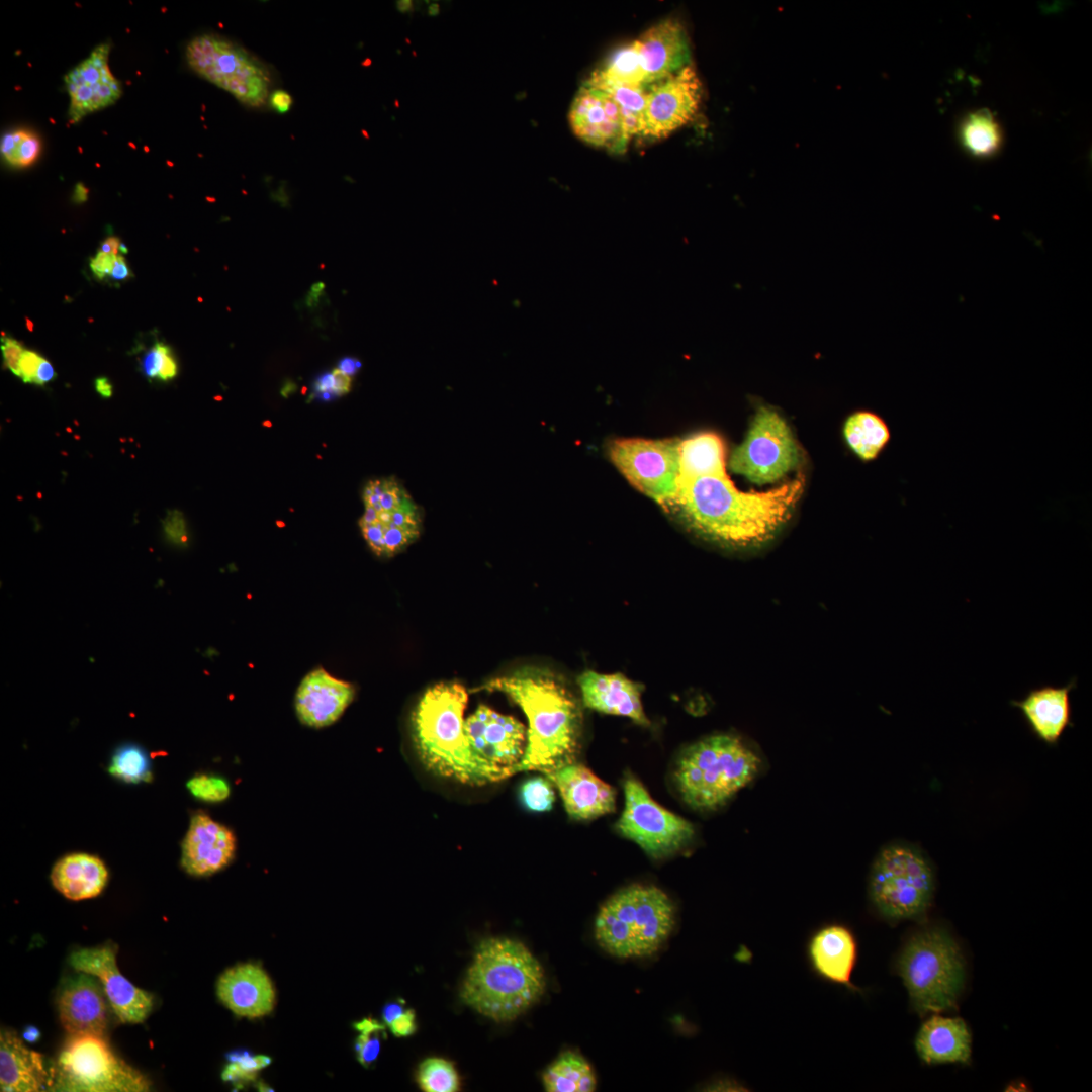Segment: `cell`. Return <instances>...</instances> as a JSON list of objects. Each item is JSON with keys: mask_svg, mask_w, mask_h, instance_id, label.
<instances>
[{"mask_svg": "<svg viewBox=\"0 0 1092 1092\" xmlns=\"http://www.w3.org/2000/svg\"><path fill=\"white\" fill-rule=\"evenodd\" d=\"M799 476L767 491H742L726 472L722 439L701 432L680 439L679 474L669 512L699 535L735 548H756L772 540L791 519L801 497Z\"/></svg>", "mask_w": 1092, "mask_h": 1092, "instance_id": "obj_1", "label": "cell"}, {"mask_svg": "<svg viewBox=\"0 0 1092 1092\" xmlns=\"http://www.w3.org/2000/svg\"><path fill=\"white\" fill-rule=\"evenodd\" d=\"M479 689L505 694L527 717V744L517 772L545 775L574 762L582 717L576 698L562 679L550 671L526 667L494 677Z\"/></svg>", "mask_w": 1092, "mask_h": 1092, "instance_id": "obj_2", "label": "cell"}, {"mask_svg": "<svg viewBox=\"0 0 1092 1092\" xmlns=\"http://www.w3.org/2000/svg\"><path fill=\"white\" fill-rule=\"evenodd\" d=\"M545 972L530 949L507 937L482 940L460 988L461 1000L496 1022L526 1012L544 994Z\"/></svg>", "mask_w": 1092, "mask_h": 1092, "instance_id": "obj_3", "label": "cell"}, {"mask_svg": "<svg viewBox=\"0 0 1092 1092\" xmlns=\"http://www.w3.org/2000/svg\"><path fill=\"white\" fill-rule=\"evenodd\" d=\"M465 687L444 681L425 691L412 717L413 738L422 762L431 771L460 783L485 785L499 781L472 751L464 711Z\"/></svg>", "mask_w": 1092, "mask_h": 1092, "instance_id": "obj_4", "label": "cell"}, {"mask_svg": "<svg viewBox=\"0 0 1092 1092\" xmlns=\"http://www.w3.org/2000/svg\"><path fill=\"white\" fill-rule=\"evenodd\" d=\"M675 923V907L668 895L653 885L634 884L610 896L594 923L598 945L618 959L648 957L668 939Z\"/></svg>", "mask_w": 1092, "mask_h": 1092, "instance_id": "obj_5", "label": "cell"}, {"mask_svg": "<svg viewBox=\"0 0 1092 1092\" xmlns=\"http://www.w3.org/2000/svg\"><path fill=\"white\" fill-rule=\"evenodd\" d=\"M761 765L760 756L740 738L716 734L684 749L674 769V782L687 805L711 811L748 785Z\"/></svg>", "mask_w": 1092, "mask_h": 1092, "instance_id": "obj_6", "label": "cell"}, {"mask_svg": "<svg viewBox=\"0 0 1092 1092\" xmlns=\"http://www.w3.org/2000/svg\"><path fill=\"white\" fill-rule=\"evenodd\" d=\"M895 970L920 1016L957 1007L965 984V963L945 928L930 926L913 933L897 957Z\"/></svg>", "mask_w": 1092, "mask_h": 1092, "instance_id": "obj_7", "label": "cell"}, {"mask_svg": "<svg viewBox=\"0 0 1092 1092\" xmlns=\"http://www.w3.org/2000/svg\"><path fill=\"white\" fill-rule=\"evenodd\" d=\"M692 64L687 31L669 17L617 49L585 80L596 85L645 88Z\"/></svg>", "mask_w": 1092, "mask_h": 1092, "instance_id": "obj_8", "label": "cell"}, {"mask_svg": "<svg viewBox=\"0 0 1092 1092\" xmlns=\"http://www.w3.org/2000/svg\"><path fill=\"white\" fill-rule=\"evenodd\" d=\"M933 892V869L920 848L893 842L880 850L871 869L869 895L883 918L890 922L920 920Z\"/></svg>", "mask_w": 1092, "mask_h": 1092, "instance_id": "obj_9", "label": "cell"}, {"mask_svg": "<svg viewBox=\"0 0 1092 1092\" xmlns=\"http://www.w3.org/2000/svg\"><path fill=\"white\" fill-rule=\"evenodd\" d=\"M49 1087L62 1092H146L151 1082L115 1055L103 1035L83 1033L65 1042Z\"/></svg>", "mask_w": 1092, "mask_h": 1092, "instance_id": "obj_10", "label": "cell"}, {"mask_svg": "<svg viewBox=\"0 0 1092 1092\" xmlns=\"http://www.w3.org/2000/svg\"><path fill=\"white\" fill-rule=\"evenodd\" d=\"M185 57L197 75L247 106L260 107L269 97V69L226 37L208 33L195 36L186 46Z\"/></svg>", "mask_w": 1092, "mask_h": 1092, "instance_id": "obj_11", "label": "cell"}, {"mask_svg": "<svg viewBox=\"0 0 1092 1092\" xmlns=\"http://www.w3.org/2000/svg\"><path fill=\"white\" fill-rule=\"evenodd\" d=\"M624 794L625 807L615 828L649 856H670L693 840V824L659 805L632 774L624 779Z\"/></svg>", "mask_w": 1092, "mask_h": 1092, "instance_id": "obj_12", "label": "cell"}, {"mask_svg": "<svg viewBox=\"0 0 1092 1092\" xmlns=\"http://www.w3.org/2000/svg\"><path fill=\"white\" fill-rule=\"evenodd\" d=\"M678 438H619L608 447L614 466L638 491L669 512L679 474Z\"/></svg>", "mask_w": 1092, "mask_h": 1092, "instance_id": "obj_13", "label": "cell"}, {"mask_svg": "<svg viewBox=\"0 0 1092 1092\" xmlns=\"http://www.w3.org/2000/svg\"><path fill=\"white\" fill-rule=\"evenodd\" d=\"M800 452L785 420L774 410L760 407L744 441L735 448L729 468L750 482L774 483L795 469Z\"/></svg>", "mask_w": 1092, "mask_h": 1092, "instance_id": "obj_14", "label": "cell"}, {"mask_svg": "<svg viewBox=\"0 0 1092 1092\" xmlns=\"http://www.w3.org/2000/svg\"><path fill=\"white\" fill-rule=\"evenodd\" d=\"M464 726L473 753L499 781L517 772L527 744V729L519 720L479 705Z\"/></svg>", "mask_w": 1092, "mask_h": 1092, "instance_id": "obj_15", "label": "cell"}, {"mask_svg": "<svg viewBox=\"0 0 1092 1092\" xmlns=\"http://www.w3.org/2000/svg\"><path fill=\"white\" fill-rule=\"evenodd\" d=\"M645 88V139L668 136L686 125L701 104L702 83L693 64Z\"/></svg>", "mask_w": 1092, "mask_h": 1092, "instance_id": "obj_16", "label": "cell"}, {"mask_svg": "<svg viewBox=\"0 0 1092 1092\" xmlns=\"http://www.w3.org/2000/svg\"><path fill=\"white\" fill-rule=\"evenodd\" d=\"M568 123L582 142L613 154H623L628 135L618 103L605 89L583 82L570 104Z\"/></svg>", "mask_w": 1092, "mask_h": 1092, "instance_id": "obj_17", "label": "cell"}, {"mask_svg": "<svg viewBox=\"0 0 1092 1092\" xmlns=\"http://www.w3.org/2000/svg\"><path fill=\"white\" fill-rule=\"evenodd\" d=\"M75 971L93 975L101 982L115 1015L122 1023H142L153 1007V996L135 987L119 971L110 945L81 948L69 957Z\"/></svg>", "mask_w": 1092, "mask_h": 1092, "instance_id": "obj_18", "label": "cell"}, {"mask_svg": "<svg viewBox=\"0 0 1092 1092\" xmlns=\"http://www.w3.org/2000/svg\"><path fill=\"white\" fill-rule=\"evenodd\" d=\"M110 44L103 42L64 77L69 96L68 116L72 123L115 103L121 84L109 67Z\"/></svg>", "mask_w": 1092, "mask_h": 1092, "instance_id": "obj_19", "label": "cell"}, {"mask_svg": "<svg viewBox=\"0 0 1092 1092\" xmlns=\"http://www.w3.org/2000/svg\"><path fill=\"white\" fill-rule=\"evenodd\" d=\"M236 849L232 829L204 812H196L182 841L181 866L191 876H210L232 862Z\"/></svg>", "mask_w": 1092, "mask_h": 1092, "instance_id": "obj_20", "label": "cell"}, {"mask_svg": "<svg viewBox=\"0 0 1092 1092\" xmlns=\"http://www.w3.org/2000/svg\"><path fill=\"white\" fill-rule=\"evenodd\" d=\"M107 998L99 979L79 972L67 979L57 997L59 1018L70 1034L103 1035L107 1027Z\"/></svg>", "mask_w": 1092, "mask_h": 1092, "instance_id": "obj_21", "label": "cell"}, {"mask_svg": "<svg viewBox=\"0 0 1092 1092\" xmlns=\"http://www.w3.org/2000/svg\"><path fill=\"white\" fill-rule=\"evenodd\" d=\"M354 697L352 684L331 675L323 668L314 669L303 677L296 690V717L306 727H328L340 719Z\"/></svg>", "mask_w": 1092, "mask_h": 1092, "instance_id": "obj_22", "label": "cell"}, {"mask_svg": "<svg viewBox=\"0 0 1092 1092\" xmlns=\"http://www.w3.org/2000/svg\"><path fill=\"white\" fill-rule=\"evenodd\" d=\"M555 786L567 814L577 820L595 819L616 808V791L582 764L569 763L545 774Z\"/></svg>", "mask_w": 1092, "mask_h": 1092, "instance_id": "obj_23", "label": "cell"}, {"mask_svg": "<svg viewBox=\"0 0 1092 1092\" xmlns=\"http://www.w3.org/2000/svg\"><path fill=\"white\" fill-rule=\"evenodd\" d=\"M1076 678L1057 687L1045 685L1030 690L1021 700L1011 701L1019 709L1032 734L1048 745L1055 746L1067 728L1073 727L1071 692Z\"/></svg>", "mask_w": 1092, "mask_h": 1092, "instance_id": "obj_24", "label": "cell"}, {"mask_svg": "<svg viewBox=\"0 0 1092 1092\" xmlns=\"http://www.w3.org/2000/svg\"><path fill=\"white\" fill-rule=\"evenodd\" d=\"M216 994L233 1013L251 1019L271 1013L276 999L272 980L252 963L226 969L217 980Z\"/></svg>", "mask_w": 1092, "mask_h": 1092, "instance_id": "obj_25", "label": "cell"}, {"mask_svg": "<svg viewBox=\"0 0 1092 1092\" xmlns=\"http://www.w3.org/2000/svg\"><path fill=\"white\" fill-rule=\"evenodd\" d=\"M585 707L600 713L630 718L648 727L641 702L643 687L622 673L602 674L585 671L577 678Z\"/></svg>", "mask_w": 1092, "mask_h": 1092, "instance_id": "obj_26", "label": "cell"}, {"mask_svg": "<svg viewBox=\"0 0 1092 1092\" xmlns=\"http://www.w3.org/2000/svg\"><path fill=\"white\" fill-rule=\"evenodd\" d=\"M808 952L813 968L821 977L851 991L858 990L851 982L857 945L847 927L838 924L822 927L811 937Z\"/></svg>", "mask_w": 1092, "mask_h": 1092, "instance_id": "obj_27", "label": "cell"}, {"mask_svg": "<svg viewBox=\"0 0 1092 1092\" xmlns=\"http://www.w3.org/2000/svg\"><path fill=\"white\" fill-rule=\"evenodd\" d=\"M51 1076L43 1057L29 1050L14 1031L2 1030L0 1036V1090L2 1092H38L50 1085Z\"/></svg>", "mask_w": 1092, "mask_h": 1092, "instance_id": "obj_28", "label": "cell"}, {"mask_svg": "<svg viewBox=\"0 0 1092 1092\" xmlns=\"http://www.w3.org/2000/svg\"><path fill=\"white\" fill-rule=\"evenodd\" d=\"M915 1048L927 1064H966L971 1056V1034L963 1019L933 1015L921 1025Z\"/></svg>", "mask_w": 1092, "mask_h": 1092, "instance_id": "obj_29", "label": "cell"}, {"mask_svg": "<svg viewBox=\"0 0 1092 1092\" xmlns=\"http://www.w3.org/2000/svg\"><path fill=\"white\" fill-rule=\"evenodd\" d=\"M51 880L63 896L79 901L94 898L103 891L108 880V871L97 856L72 853L55 863Z\"/></svg>", "mask_w": 1092, "mask_h": 1092, "instance_id": "obj_30", "label": "cell"}, {"mask_svg": "<svg viewBox=\"0 0 1092 1092\" xmlns=\"http://www.w3.org/2000/svg\"><path fill=\"white\" fill-rule=\"evenodd\" d=\"M543 1086L548 1092H593L597 1079L586 1059L574 1051L561 1053L544 1071Z\"/></svg>", "mask_w": 1092, "mask_h": 1092, "instance_id": "obj_31", "label": "cell"}, {"mask_svg": "<svg viewBox=\"0 0 1092 1092\" xmlns=\"http://www.w3.org/2000/svg\"><path fill=\"white\" fill-rule=\"evenodd\" d=\"M845 440L862 461H872L886 448L891 433L887 423L870 411L855 412L845 422Z\"/></svg>", "mask_w": 1092, "mask_h": 1092, "instance_id": "obj_32", "label": "cell"}, {"mask_svg": "<svg viewBox=\"0 0 1092 1092\" xmlns=\"http://www.w3.org/2000/svg\"><path fill=\"white\" fill-rule=\"evenodd\" d=\"M961 140L965 148L977 157L994 154L1001 143L999 124L991 112L980 109L970 113L961 125Z\"/></svg>", "mask_w": 1092, "mask_h": 1092, "instance_id": "obj_33", "label": "cell"}, {"mask_svg": "<svg viewBox=\"0 0 1092 1092\" xmlns=\"http://www.w3.org/2000/svg\"><path fill=\"white\" fill-rule=\"evenodd\" d=\"M585 82V81H584ZM587 83V82H586ZM590 84V83H589ZM595 85V84H592ZM607 90L618 103L626 131L633 136H643L646 116V88L626 85H595Z\"/></svg>", "mask_w": 1092, "mask_h": 1092, "instance_id": "obj_34", "label": "cell"}, {"mask_svg": "<svg viewBox=\"0 0 1092 1092\" xmlns=\"http://www.w3.org/2000/svg\"><path fill=\"white\" fill-rule=\"evenodd\" d=\"M40 152V139L29 129H13L3 134L1 139V157L11 167L23 168L32 165L38 159Z\"/></svg>", "mask_w": 1092, "mask_h": 1092, "instance_id": "obj_35", "label": "cell"}, {"mask_svg": "<svg viewBox=\"0 0 1092 1092\" xmlns=\"http://www.w3.org/2000/svg\"><path fill=\"white\" fill-rule=\"evenodd\" d=\"M417 1082L425 1092H456L460 1089V1077L454 1064L446 1059H425L417 1070Z\"/></svg>", "mask_w": 1092, "mask_h": 1092, "instance_id": "obj_36", "label": "cell"}, {"mask_svg": "<svg viewBox=\"0 0 1092 1092\" xmlns=\"http://www.w3.org/2000/svg\"><path fill=\"white\" fill-rule=\"evenodd\" d=\"M108 770L113 777L126 783L149 782L152 778L149 758L136 745L118 748L112 756Z\"/></svg>", "mask_w": 1092, "mask_h": 1092, "instance_id": "obj_37", "label": "cell"}, {"mask_svg": "<svg viewBox=\"0 0 1092 1092\" xmlns=\"http://www.w3.org/2000/svg\"><path fill=\"white\" fill-rule=\"evenodd\" d=\"M228 1065L221 1073L225 1082L238 1087L253 1082L262 1069L269 1066L272 1059L266 1055H254L248 1050L238 1049L226 1054Z\"/></svg>", "mask_w": 1092, "mask_h": 1092, "instance_id": "obj_38", "label": "cell"}, {"mask_svg": "<svg viewBox=\"0 0 1092 1092\" xmlns=\"http://www.w3.org/2000/svg\"><path fill=\"white\" fill-rule=\"evenodd\" d=\"M359 1031L355 1041V1053L359 1063L368 1068L378 1058L381 1041L386 1037L385 1026L377 1020L367 1017L354 1023Z\"/></svg>", "mask_w": 1092, "mask_h": 1092, "instance_id": "obj_39", "label": "cell"}, {"mask_svg": "<svg viewBox=\"0 0 1092 1092\" xmlns=\"http://www.w3.org/2000/svg\"><path fill=\"white\" fill-rule=\"evenodd\" d=\"M519 798L525 809L529 811H549L555 801L553 784L546 777L530 778L521 785Z\"/></svg>", "mask_w": 1092, "mask_h": 1092, "instance_id": "obj_40", "label": "cell"}, {"mask_svg": "<svg viewBox=\"0 0 1092 1092\" xmlns=\"http://www.w3.org/2000/svg\"><path fill=\"white\" fill-rule=\"evenodd\" d=\"M186 787L193 797L206 803L223 802L231 795L229 782L213 775H196L187 782Z\"/></svg>", "mask_w": 1092, "mask_h": 1092, "instance_id": "obj_41", "label": "cell"}, {"mask_svg": "<svg viewBox=\"0 0 1092 1092\" xmlns=\"http://www.w3.org/2000/svg\"><path fill=\"white\" fill-rule=\"evenodd\" d=\"M163 529L168 540L179 546L187 545L189 541L188 531L185 519L180 511H168L163 520Z\"/></svg>", "mask_w": 1092, "mask_h": 1092, "instance_id": "obj_42", "label": "cell"}, {"mask_svg": "<svg viewBox=\"0 0 1092 1092\" xmlns=\"http://www.w3.org/2000/svg\"><path fill=\"white\" fill-rule=\"evenodd\" d=\"M171 353L167 345L156 343L142 359L144 375L150 379L158 378L167 356Z\"/></svg>", "mask_w": 1092, "mask_h": 1092, "instance_id": "obj_43", "label": "cell"}, {"mask_svg": "<svg viewBox=\"0 0 1092 1092\" xmlns=\"http://www.w3.org/2000/svg\"><path fill=\"white\" fill-rule=\"evenodd\" d=\"M1 351L5 366L17 377H20V360L24 349L19 342L12 338H1Z\"/></svg>", "mask_w": 1092, "mask_h": 1092, "instance_id": "obj_44", "label": "cell"}, {"mask_svg": "<svg viewBox=\"0 0 1092 1092\" xmlns=\"http://www.w3.org/2000/svg\"><path fill=\"white\" fill-rule=\"evenodd\" d=\"M387 1026L396 1037H406L412 1035L417 1029L414 1009L405 1008L396 1015Z\"/></svg>", "mask_w": 1092, "mask_h": 1092, "instance_id": "obj_45", "label": "cell"}, {"mask_svg": "<svg viewBox=\"0 0 1092 1092\" xmlns=\"http://www.w3.org/2000/svg\"><path fill=\"white\" fill-rule=\"evenodd\" d=\"M42 357L33 351L25 350L20 360V374L24 383H34Z\"/></svg>", "mask_w": 1092, "mask_h": 1092, "instance_id": "obj_46", "label": "cell"}, {"mask_svg": "<svg viewBox=\"0 0 1092 1092\" xmlns=\"http://www.w3.org/2000/svg\"><path fill=\"white\" fill-rule=\"evenodd\" d=\"M337 396L334 392V378L332 372H325L320 375L313 383V392L311 393V399H318L321 401H330Z\"/></svg>", "mask_w": 1092, "mask_h": 1092, "instance_id": "obj_47", "label": "cell"}, {"mask_svg": "<svg viewBox=\"0 0 1092 1092\" xmlns=\"http://www.w3.org/2000/svg\"><path fill=\"white\" fill-rule=\"evenodd\" d=\"M117 255L99 252L90 260V268L94 276L103 280L110 275Z\"/></svg>", "mask_w": 1092, "mask_h": 1092, "instance_id": "obj_48", "label": "cell"}, {"mask_svg": "<svg viewBox=\"0 0 1092 1092\" xmlns=\"http://www.w3.org/2000/svg\"><path fill=\"white\" fill-rule=\"evenodd\" d=\"M293 99L291 95L282 89H277L271 92L269 95V103L272 109L280 114H284L289 111L292 105Z\"/></svg>", "mask_w": 1092, "mask_h": 1092, "instance_id": "obj_49", "label": "cell"}, {"mask_svg": "<svg viewBox=\"0 0 1092 1092\" xmlns=\"http://www.w3.org/2000/svg\"><path fill=\"white\" fill-rule=\"evenodd\" d=\"M334 378V392L335 395L341 396L348 393L352 386V377L343 373L338 368L332 371Z\"/></svg>", "mask_w": 1092, "mask_h": 1092, "instance_id": "obj_50", "label": "cell"}, {"mask_svg": "<svg viewBox=\"0 0 1092 1092\" xmlns=\"http://www.w3.org/2000/svg\"><path fill=\"white\" fill-rule=\"evenodd\" d=\"M109 276L112 280L115 281L126 280L133 276L131 270L126 264V261L121 255L116 256L112 271Z\"/></svg>", "mask_w": 1092, "mask_h": 1092, "instance_id": "obj_51", "label": "cell"}, {"mask_svg": "<svg viewBox=\"0 0 1092 1092\" xmlns=\"http://www.w3.org/2000/svg\"><path fill=\"white\" fill-rule=\"evenodd\" d=\"M56 376L57 374L51 363L44 358H42L37 369L34 384L44 385L46 383L56 378Z\"/></svg>", "mask_w": 1092, "mask_h": 1092, "instance_id": "obj_52", "label": "cell"}, {"mask_svg": "<svg viewBox=\"0 0 1092 1092\" xmlns=\"http://www.w3.org/2000/svg\"><path fill=\"white\" fill-rule=\"evenodd\" d=\"M403 1001H394L387 1003L382 1010V1018L386 1025H388L393 1018L405 1009Z\"/></svg>", "mask_w": 1092, "mask_h": 1092, "instance_id": "obj_53", "label": "cell"}, {"mask_svg": "<svg viewBox=\"0 0 1092 1092\" xmlns=\"http://www.w3.org/2000/svg\"><path fill=\"white\" fill-rule=\"evenodd\" d=\"M361 366L362 363L358 359L353 357H344L339 361L337 368L343 373L352 377L358 372Z\"/></svg>", "mask_w": 1092, "mask_h": 1092, "instance_id": "obj_54", "label": "cell"}, {"mask_svg": "<svg viewBox=\"0 0 1092 1092\" xmlns=\"http://www.w3.org/2000/svg\"><path fill=\"white\" fill-rule=\"evenodd\" d=\"M120 244L117 237L109 236L102 242L99 252L118 255Z\"/></svg>", "mask_w": 1092, "mask_h": 1092, "instance_id": "obj_55", "label": "cell"}, {"mask_svg": "<svg viewBox=\"0 0 1092 1092\" xmlns=\"http://www.w3.org/2000/svg\"><path fill=\"white\" fill-rule=\"evenodd\" d=\"M94 384L96 391L102 397L108 398L112 395V385L106 377H98L95 379Z\"/></svg>", "mask_w": 1092, "mask_h": 1092, "instance_id": "obj_56", "label": "cell"}, {"mask_svg": "<svg viewBox=\"0 0 1092 1092\" xmlns=\"http://www.w3.org/2000/svg\"><path fill=\"white\" fill-rule=\"evenodd\" d=\"M88 189L82 183H77L74 188L73 200L76 203H83L87 200Z\"/></svg>", "mask_w": 1092, "mask_h": 1092, "instance_id": "obj_57", "label": "cell"}, {"mask_svg": "<svg viewBox=\"0 0 1092 1092\" xmlns=\"http://www.w3.org/2000/svg\"><path fill=\"white\" fill-rule=\"evenodd\" d=\"M39 1037V1031L33 1026H28L23 1032V1038L29 1042H34Z\"/></svg>", "mask_w": 1092, "mask_h": 1092, "instance_id": "obj_58", "label": "cell"}, {"mask_svg": "<svg viewBox=\"0 0 1092 1092\" xmlns=\"http://www.w3.org/2000/svg\"><path fill=\"white\" fill-rule=\"evenodd\" d=\"M396 7H397L398 11L404 13V12H407V11L412 10L413 3L410 0H401V1L396 2Z\"/></svg>", "mask_w": 1092, "mask_h": 1092, "instance_id": "obj_59", "label": "cell"}, {"mask_svg": "<svg viewBox=\"0 0 1092 1092\" xmlns=\"http://www.w3.org/2000/svg\"><path fill=\"white\" fill-rule=\"evenodd\" d=\"M438 13H439V5L438 4H431L430 7H429V14L430 15H437Z\"/></svg>", "mask_w": 1092, "mask_h": 1092, "instance_id": "obj_60", "label": "cell"}, {"mask_svg": "<svg viewBox=\"0 0 1092 1092\" xmlns=\"http://www.w3.org/2000/svg\"><path fill=\"white\" fill-rule=\"evenodd\" d=\"M257 1087L259 1088L260 1091H273V1089L270 1086H267L265 1083H263L261 1081L258 1082Z\"/></svg>", "mask_w": 1092, "mask_h": 1092, "instance_id": "obj_61", "label": "cell"}, {"mask_svg": "<svg viewBox=\"0 0 1092 1092\" xmlns=\"http://www.w3.org/2000/svg\"><path fill=\"white\" fill-rule=\"evenodd\" d=\"M119 252H122V254H127L128 252L126 246L123 243L120 244Z\"/></svg>", "mask_w": 1092, "mask_h": 1092, "instance_id": "obj_62", "label": "cell"}]
</instances>
